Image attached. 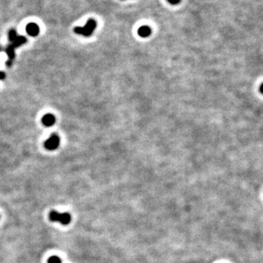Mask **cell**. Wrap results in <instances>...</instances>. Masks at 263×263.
<instances>
[{
    "mask_svg": "<svg viewBox=\"0 0 263 263\" xmlns=\"http://www.w3.org/2000/svg\"><path fill=\"white\" fill-rule=\"evenodd\" d=\"M27 42V39L25 38L24 36H18L17 38L15 39V40H14L13 42H11V44H10L8 47L6 48V53L8 54V56H9V61L7 62L8 66H11L12 64V61L15 58V49L17 48V47H20L22 45H24L25 43Z\"/></svg>",
    "mask_w": 263,
    "mask_h": 263,
    "instance_id": "cell-1",
    "label": "cell"
},
{
    "mask_svg": "<svg viewBox=\"0 0 263 263\" xmlns=\"http://www.w3.org/2000/svg\"><path fill=\"white\" fill-rule=\"evenodd\" d=\"M96 28V21L93 19H90L83 27H77L74 28V33L84 37H90Z\"/></svg>",
    "mask_w": 263,
    "mask_h": 263,
    "instance_id": "cell-2",
    "label": "cell"
},
{
    "mask_svg": "<svg viewBox=\"0 0 263 263\" xmlns=\"http://www.w3.org/2000/svg\"><path fill=\"white\" fill-rule=\"evenodd\" d=\"M49 217L50 221H57L62 225H68L72 220L71 215L68 213H59L56 211H51Z\"/></svg>",
    "mask_w": 263,
    "mask_h": 263,
    "instance_id": "cell-3",
    "label": "cell"
},
{
    "mask_svg": "<svg viewBox=\"0 0 263 263\" xmlns=\"http://www.w3.org/2000/svg\"><path fill=\"white\" fill-rule=\"evenodd\" d=\"M60 138L57 134H52L45 142V147L48 151H55L60 145Z\"/></svg>",
    "mask_w": 263,
    "mask_h": 263,
    "instance_id": "cell-4",
    "label": "cell"
},
{
    "mask_svg": "<svg viewBox=\"0 0 263 263\" xmlns=\"http://www.w3.org/2000/svg\"><path fill=\"white\" fill-rule=\"evenodd\" d=\"M26 31L28 33V35L35 37L39 33V27L36 23H29L26 28Z\"/></svg>",
    "mask_w": 263,
    "mask_h": 263,
    "instance_id": "cell-5",
    "label": "cell"
},
{
    "mask_svg": "<svg viewBox=\"0 0 263 263\" xmlns=\"http://www.w3.org/2000/svg\"><path fill=\"white\" fill-rule=\"evenodd\" d=\"M42 123L45 126H52L56 123V117L51 114H47L43 116L42 118Z\"/></svg>",
    "mask_w": 263,
    "mask_h": 263,
    "instance_id": "cell-6",
    "label": "cell"
},
{
    "mask_svg": "<svg viewBox=\"0 0 263 263\" xmlns=\"http://www.w3.org/2000/svg\"><path fill=\"white\" fill-rule=\"evenodd\" d=\"M151 33H152V29L148 26H142L138 29V34L142 38H146L151 35Z\"/></svg>",
    "mask_w": 263,
    "mask_h": 263,
    "instance_id": "cell-7",
    "label": "cell"
},
{
    "mask_svg": "<svg viewBox=\"0 0 263 263\" xmlns=\"http://www.w3.org/2000/svg\"><path fill=\"white\" fill-rule=\"evenodd\" d=\"M17 37V33H16V32L15 31V30H11L10 31V33H9V39H10L11 42H13L14 40H15V39Z\"/></svg>",
    "mask_w": 263,
    "mask_h": 263,
    "instance_id": "cell-8",
    "label": "cell"
},
{
    "mask_svg": "<svg viewBox=\"0 0 263 263\" xmlns=\"http://www.w3.org/2000/svg\"><path fill=\"white\" fill-rule=\"evenodd\" d=\"M48 263H62V260L58 256H51L48 260Z\"/></svg>",
    "mask_w": 263,
    "mask_h": 263,
    "instance_id": "cell-9",
    "label": "cell"
},
{
    "mask_svg": "<svg viewBox=\"0 0 263 263\" xmlns=\"http://www.w3.org/2000/svg\"><path fill=\"white\" fill-rule=\"evenodd\" d=\"M167 1H168L170 4H172V5H176V4H178L179 3H180V0H167Z\"/></svg>",
    "mask_w": 263,
    "mask_h": 263,
    "instance_id": "cell-10",
    "label": "cell"
},
{
    "mask_svg": "<svg viewBox=\"0 0 263 263\" xmlns=\"http://www.w3.org/2000/svg\"><path fill=\"white\" fill-rule=\"evenodd\" d=\"M4 79H5V74L4 72L0 71V80H4Z\"/></svg>",
    "mask_w": 263,
    "mask_h": 263,
    "instance_id": "cell-11",
    "label": "cell"
},
{
    "mask_svg": "<svg viewBox=\"0 0 263 263\" xmlns=\"http://www.w3.org/2000/svg\"><path fill=\"white\" fill-rule=\"evenodd\" d=\"M262 86H263L262 84L260 85V92H261V93H262Z\"/></svg>",
    "mask_w": 263,
    "mask_h": 263,
    "instance_id": "cell-12",
    "label": "cell"
}]
</instances>
